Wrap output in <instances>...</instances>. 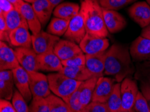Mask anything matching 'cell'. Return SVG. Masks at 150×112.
Listing matches in <instances>:
<instances>
[{"label": "cell", "mask_w": 150, "mask_h": 112, "mask_svg": "<svg viewBox=\"0 0 150 112\" xmlns=\"http://www.w3.org/2000/svg\"><path fill=\"white\" fill-rule=\"evenodd\" d=\"M130 51L125 46L115 44L106 51L104 75L113 76L117 83H120L135 73Z\"/></svg>", "instance_id": "1"}, {"label": "cell", "mask_w": 150, "mask_h": 112, "mask_svg": "<svg viewBox=\"0 0 150 112\" xmlns=\"http://www.w3.org/2000/svg\"><path fill=\"white\" fill-rule=\"evenodd\" d=\"M80 12L87 33L99 37H107L108 31L104 22L103 8L99 0H81Z\"/></svg>", "instance_id": "2"}, {"label": "cell", "mask_w": 150, "mask_h": 112, "mask_svg": "<svg viewBox=\"0 0 150 112\" xmlns=\"http://www.w3.org/2000/svg\"><path fill=\"white\" fill-rule=\"evenodd\" d=\"M47 77L51 92L65 102L81 83V81L72 79L61 73H49Z\"/></svg>", "instance_id": "3"}, {"label": "cell", "mask_w": 150, "mask_h": 112, "mask_svg": "<svg viewBox=\"0 0 150 112\" xmlns=\"http://www.w3.org/2000/svg\"><path fill=\"white\" fill-rule=\"evenodd\" d=\"M135 81L127 77L120 83V93L122 99V111L129 112L133 108L139 93Z\"/></svg>", "instance_id": "4"}, {"label": "cell", "mask_w": 150, "mask_h": 112, "mask_svg": "<svg viewBox=\"0 0 150 112\" xmlns=\"http://www.w3.org/2000/svg\"><path fill=\"white\" fill-rule=\"evenodd\" d=\"M29 84L33 97L47 98L51 95L48 77L38 71L28 72Z\"/></svg>", "instance_id": "5"}, {"label": "cell", "mask_w": 150, "mask_h": 112, "mask_svg": "<svg viewBox=\"0 0 150 112\" xmlns=\"http://www.w3.org/2000/svg\"><path fill=\"white\" fill-rule=\"evenodd\" d=\"M60 40L59 36L41 30L35 35L32 34L33 49L37 54L54 51V48Z\"/></svg>", "instance_id": "6"}, {"label": "cell", "mask_w": 150, "mask_h": 112, "mask_svg": "<svg viewBox=\"0 0 150 112\" xmlns=\"http://www.w3.org/2000/svg\"><path fill=\"white\" fill-rule=\"evenodd\" d=\"M79 46L85 54H95L107 51L109 40L106 38L99 37L87 33Z\"/></svg>", "instance_id": "7"}, {"label": "cell", "mask_w": 150, "mask_h": 112, "mask_svg": "<svg viewBox=\"0 0 150 112\" xmlns=\"http://www.w3.org/2000/svg\"><path fill=\"white\" fill-rule=\"evenodd\" d=\"M86 34L87 31L86 29L85 23L82 15L79 11L78 15L69 21V26L64 36L68 40L79 44Z\"/></svg>", "instance_id": "8"}, {"label": "cell", "mask_w": 150, "mask_h": 112, "mask_svg": "<svg viewBox=\"0 0 150 112\" xmlns=\"http://www.w3.org/2000/svg\"><path fill=\"white\" fill-rule=\"evenodd\" d=\"M115 81L114 79L103 76L98 79L93 94L92 101L106 103L114 89Z\"/></svg>", "instance_id": "9"}, {"label": "cell", "mask_w": 150, "mask_h": 112, "mask_svg": "<svg viewBox=\"0 0 150 112\" xmlns=\"http://www.w3.org/2000/svg\"><path fill=\"white\" fill-rule=\"evenodd\" d=\"M15 52L20 65L27 72L38 71V54L33 49L18 47L15 49Z\"/></svg>", "instance_id": "10"}, {"label": "cell", "mask_w": 150, "mask_h": 112, "mask_svg": "<svg viewBox=\"0 0 150 112\" xmlns=\"http://www.w3.org/2000/svg\"><path fill=\"white\" fill-rule=\"evenodd\" d=\"M128 13L131 19L142 28L150 24V6L147 2L139 1L133 4Z\"/></svg>", "instance_id": "11"}, {"label": "cell", "mask_w": 150, "mask_h": 112, "mask_svg": "<svg viewBox=\"0 0 150 112\" xmlns=\"http://www.w3.org/2000/svg\"><path fill=\"white\" fill-rule=\"evenodd\" d=\"M129 51L136 62L150 61V39L139 36L132 42Z\"/></svg>", "instance_id": "12"}, {"label": "cell", "mask_w": 150, "mask_h": 112, "mask_svg": "<svg viewBox=\"0 0 150 112\" xmlns=\"http://www.w3.org/2000/svg\"><path fill=\"white\" fill-rule=\"evenodd\" d=\"M37 61L38 70L59 73L63 68L62 62L56 55L54 51L38 54Z\"/></svg>", "instance_id": "13"}, {"label": "cell", "mask_w": 150, "mask_h": 112, "mask_svg": "<svg viewBox=\"0 0 150 112\" xmlns=\"http://www.w3.org/2000/svg\"><path fill=\"white\" fill-rule=\"evenodd\" d=\"M14 78L15 85L17 89L21 93L26 102H29L33 99L30 84H29L28 73L21 66L12 70Z\"/></svg>", "instance_id": "14"}, {"label": "cell", "mask_w": 150, "mask_h": 112, "mask_svg": "<svg viewBox=\"0 0 150 112\" xmlns=\"http://www.w3.org/2000/svg\"><path fill=\"white\" fill-rule=\"evenodd\" d=\"M106 51L95 54H86V67L94 77L100 78L104 75Z\"/></svg>", "instance_id": "15"}, {"label": "cell", "mask_w": 150, "mask_h": 112, "mask_svg": "<svg viewBox=\"0 0 150 112\" xmlns=\"http://www.w3.org/2000/svg\"><path fill=\"white\" fill-rule=\"evenodd\" d=\"M15 51L5 42H0V70H13L20 67Z\"/></svg>", "instance_id": "16"}, {"label": "cell", "mask_w": 150, "mask_h": 112, "mask_svg": "<svg viewBox=\"0 0 150 112\" xmlns=\"http://www.w3.org/2000/svg\"><path fill=\"white\" fill-rule=\"evenodd\" d=\"M54 52L63 61L82 53L83 52L76 43L68 40H60L54 48Z\"/></svg>", "instance_id": "17"}, {"label": "cell", "mask_w": 150, "mask_h": 112, "mask_svg": "<svg viewBox=\"0 0 150 112\" xmlns=\"http://www.w3.org/2000/svg\"><path fill=\"white\" fill-rule=\"evenodd\" d=\"M103 15L104 22L109 32L112 34L119 32L127 26L125 18L117 11L103 8Z\"/></svg>", "instance_id": "18"}, {"label": "cell", "mask_w": 150, "mask_h": 112, "mask_svg": "<svg viewBox=\"0 0 150 112\" xmlns=\"http://www.w3.org/2000/svg\"><path fill=\"white\" fill-rule=\"evenodd\" d=\"M18 11L23 15L25 20H26L29 30L33 35L37 34L41 31L42 24H40L32 5L24 1Z\"/></svg>", "instance_id": "19"}, {"label": "cell", "mask_w": 150, "mask_h": 112, "mask_svg": "<svg viewBox=\"0 0 150 112\" xmlns=\"http://www.w3.org/2000/svg\"><path fill=\"white\" fill-rule=\"evenodd\" d=\"M15 85L12 70H1L0 72V96L1 99L10 101L12 99Z\"/></svg>", "instance_id": "20"}, {"label": "cell", "mask_w": 150, "mask_h": 112, "mask_svg": "<svg viewBox=\"0 0 150 112\" xmlns=\"http://www.w3.org/2000/svg\"><path fill=\"white\" fill-rule=\"evenodd\" d=\"M10 44L18 47L31 48L32 35L29 32L28 29L26 28H18L10 32Z\"/></svg>", "instance_id": "21"}, {"label": "cell", "mask_w": 150, "mask_h": 112, "mask_svg": "<svg viewBox=\"0 0 150 112\" xmlns=\"http://www.w3.org/2000/svg\"><path fill=\"white\" fill-rule=\"evenodd\" d=\"M79 11L80 6L79 4L72 2H63L54 8L53 15L56 18L70 21L73 18L78 14Z\"/></svg>", "instance_id": "22"}, {"label": "cell", "mask_w": 150, "mask_h": 112, "mask_svg": "<svg viewBox=\"0 0 150 112\" xmlns=\"http://www.w3.org/2000/svg\"><path fill=\"white\" fill-rule=\"evenodd\" d=\"M37 17L42 26H45L49 21L54 8L49 0H39L32 4Z\"/></svg>", "instance_id": "23"}, {"label": "cell", "mask_w": 150, "mask_h": 112, "mask_svg": "<svg viewBox=\"0 0 150 112\" xmlns=\"http://www.w3.org/2000/svg\"><path fill=\"white\" fill-rule=\"evenodd\" d=\"M59 73L72 79L81 82L85 81L94 77L90 70L86 67V66L76 67H63V69Z\"/></svg>", "instance_id": "24"}, {"label": "cell", "mask_w": 150, "mask_h": 112, "mask_svg": "<svg viewBox=\"0 0 150 112\" xmlns=\"http://www.w3.org/2000/svg\"><path fill=\"white\" fill-rule=\"evenodd\" d=\"M98 78L93 77L85 81L81 82L80 86L79 87L80 91V100L84 107L92 101V97L94 94L95 87H96L97 80Z\"/></svg>", "instance_id": "25"}, {"label": "cell", "mask_w": 150, "mask_h": 112, "mask_svg": "<svg viewBox=\"0 0 150 112\" xmlns=\"http://www.w3.org/2000/svg\"><path fill=\"white\" fill-rule=\"evenodd\" d=\"M4 18H5L6 22L10 32L11 31L13 30L21 28V27L29 29L26 20H25L23 15L16 9L9 12L4 17Z\"/></svg>", "instance_id": "26"}, {"label": "cell", "mask_w": 150, "mask_h": 112, "mask_svg": "<svg viewBox=\"0 0 150 112\" xmlns=\"http://www.w3.org/2000/svg\"><path fill=\"white\" fill-rule=\"evenodd\" d=\"M69 24V20L54 17L52 18L47 27V32L59 37L65 35Z\"/></svg>", "instance_id": "27"}, {"label": "cell", "mask_w": 150, "mask_h": 112, "mask_svg": "<svg viewBox=\"0 0 150 112\" xmlns=\"http://www.w3.org/2000/svg\"><path fill=\"white\" fill-rule=\"evenodd\" d=\"M106 104L109 112H119L122 111V99L120 83L115 84L112 94Z\"/></svg>", "instance_id": "28"}, {"label": "cell", "mask_w": 150, "mask_h": 112, "mask_svg": "<svg viewBox=\"0 0 150 112\" xmlns=\"http://www.w3.org/2000/svg\"><path fill=\"white\" fill-rule=\"evenodd\" d=\"M46 99L49 103L50 112H72L67 103L57 95L51 94Z\"/></svg>", "instance_id": "29"}, {"label": "cell", "mask_w": 150, "mask_h": 112, "mask_svg": "<svg viewBox=\"0 0 150 112\" xmlns=\"http://www.w3.org/2000/svg\"><path fill=\"white\" fill-rule=\"evenodd\" d=\"M135 1V0H99V2L102 8L117 11Z\"/></svg>", "instance_id": "30"}, {"label": "cell", "mask_w": 150, "mask_h": 112, "mask_svg": "<svg viewBox=\"0 0 150 112\" xmlns=\"http://www.w3.org/2000/svg\"><path fill=\"white\" fill-rule=\"evenodd\" d=\"M12 104L17 112H30L26 101L18 89L14 90Z\"/></svg>", "instance_id": "31"}, {"label": "cell", "mask_w": 150, "mask_h": 112, "mask_svg": "<svg viewBox=\"0 0 150 112\" xmlns=\"http://www.w3.org/2000/svg\"><path fill=\"white\" fill-rule=\"evenodd\" d=\"M29 109L30 112H50L49 103L42 97H33Z\"/></svg>", "instance_id": "32"}, {"label": "cell", "mask_w": 150, "mask_h": 112, "mask_svg": "<svg viewBox=\"0 0 150 112\" xmlns=\"http://www.w3.org/2000/svg\"><path fill=\"white\" fill-rule=\"evenodd\" d=\"M79 95H80V91H79V89L78 88L73 93L66 102L72 112H80L81 109L83 108Z\"/></svg>", "instance_id": "33"}, {"label": "cell", "mask_w": 150, "mask_h": 112, "mask_svg": "<svg viewBox=\"0 0 150 112\" xmlns=\"http://www.w3.org/2000/svg\"><path fill=\"white\" fill-rule=\"evenodd\" d=\"M61 62H62L63 67H82L86 65V54L82 52L71 58Z\"/></svg>", "instance_id": "34"}, {"label": "cell", "mask_w": 150, "mask_h": 112, "mask_svg": "<svg viewBox=\"0 0 150 112\" xmlns=\"http://www.w3.org/2000/svg\"><path fill=\"white\" fill-rule=\"evenodd\" d=\"M133 109L136 112H150V109L147 100L141 91H139Z\"/></svg>", "instance_id": "35"}, {"label": "cell", "mask_w": 150, "mask_h": 112, "mask_svg": "<svg viewBox=\"0 0 150 112\" xmlns=\"http://www.w3.org/2000/svg\"><path fill=\"white\" fill-rule=\"evenodd\" d=\"M80 112H109L106 103L92 101L86 106Z\"/></svg>", "instance_id": "36"}, {"label": "cell", "mask_w": 150, "mask_h": 112, "mask_svg": "<svg viewBox=\"0 0 150 112\" xmlns=\"http://www.w3.org/2000/svg\"><path fill=\"white\" fill-rule=\"evenodd\" d=\"M10 32L7 26L5 18L0 15V39L2 42H8L10 43Z\"/></svg>", "instance_id": "37"}, {"label": "cell", "mask_w": 150, "mask_h": 112, "mask_svg": "<svg viewBox=\"0 0 150 112\" xmlns=\"http://www.w3.org/2000/svg\"><path fill=\"white\" fill-rule=\"evenodd\" d=\"M15 8L8 0H0V15L5 17L9 12Z\"/></svg>", "instance_id": "38"}, {"label": "cell", "mask_w": 150, "mask_h": 112, "mask_svg": "<svg viewBox=\"0 0 150 112\" xmlns=\"http://www.w3.org/2000/svg\"><path fill=\"white\" fill-rule=\"evenodd\" d=\"M141 92L144 95L145 99L147 100V104L150 109V85L147 82L145 81H141L140 84Z\"/></svg>", "instance_id": "39"}, {"label": "cell", "mask_w": 150, "mask_h": 112, "mask_svg": "<svg viewBox=\"0 0 150 112\" xmlns=\"http://www.w3.org/2000/svg\"><path fill=\"white\" fill-rule=\"evenodd\" d=\"M0 112H17L12 103L8 100L1 99L0 100Z\"/></svg>", "instance_id": "40"}, {"label": "cell", "mask_w": 150, "mask_h": 112, "mask_svg": "<svg viewBox=\"0 0 150 112\" xmlns=\"http://www.w3.org/2000/svg\"><path fill=\"white\" fill-rule=\"evenodd\" d=\"M141 74L143 77L142 81H145L150 85V67H145L142 69Z\"/></svg>", "instance_id": "41"}, {"label": "cell", "mask_w": 150, "mask_h": 112, "mask_svg": "<svg viewBox=\"0 0 150 112\" xmlns=\"http://www.w3.org/2000/svg\"><path fill=\"white\" fill-rule=\"evenodd\" d=\"M141 36H142V37L150 39V24L148 26L145 27L144 28H143Z\"/></svg>", "instance_id": "42"}, {"label": "cell", "mask_w": 150, "mask_h": 112, "mask_svg": "<svg viewBox=\"0 0 150 112\" xmlns=\"http://www.w3.org/2000/svg\"><path fill=\"white\" fill-rule=\"evenodd\" d=\"M8 1H10L14 6V8L16 10H18V9L20 8V7L21 6L22 3L24 2L23 0H8Z\"/></svg>", "instance_id": "43"}, {"label": "cell", "mask_w": 150, "mask_h": 112, "mask_svg": "<svg viewBox=\"0 0 150 112\" xmlns=\"http://www.w3.org/2000/svg\"><path fill=\"white\" fill-rule=\"evenodd\" d=\"M63 1H64V0H49V1L51 2L54 8H55L56 6L59 5V4L62 3Z\"/></svg>", "instance_id": "44"}, {"label": "cell", "mask_w": 150, "mask_h": 112, "mask_svg": "<svg viewBox=\"0 0 150 112\" xmlns=\"http://www.w3.org/2000/svg\"><path fill=\"white\" fill-rule=\"evenodd\" d=\"M23 1H25V2H26V3H28V4L31 3L32 4H33V3H35V2H36V1H39V0H23Z\"/></svg>", "instance_id": "45"}, {"label": "cell", "mask_w": 150, "mask_h": 112, "mask_svg": "<svg viewBox=\"0 0 150 112\" xmlns=\"http://www.w3.org/2000/svg\"><path fill=\"white\" fill-rule=\"evenodd\" d=\"M129 112H136V111H135V109H134L133 108V109H131V110L130 111H129Z\"/></svg>", "instance_id": "46"}, {"label": "cell", "mask_w": 150, "mask_h": 112, "mask_svg": "<svg viewBox=\"0 0 150 112\" xmlns=\"http://www.w3.org/2000/svg\"><path fill=\"white\" fill-rule=\"evenodd\" d=\"M147 3L150 6V0H147Z\"/></svg>", "instance_id": "47"}, {"label": "cell", "mask_w": 150, "mask_h": 112, "mask_svg": "<svg viewBox=\"0 0 150 112\" xmlns=\"http://www.w3.org/2000/svg\"><path fill=\"white\" fill-rule=\"evenodd\" d=\"M148 67H150V63H148Z\"/></svg>", "instance_id": "48"}, {"label": "cell", "mask_w": 150, "mask_h": 112, "mask_svg": "<svg viewBox=\"0 0 150 112\" xmlns=\"http://www.w3.org/2000/svg\"><path fill=\"white\" fill-rule=\"evenodd\" d=\"M119 112H125V111H119Z\"/></svg>", "instance_id": "49"}]
</instances>
